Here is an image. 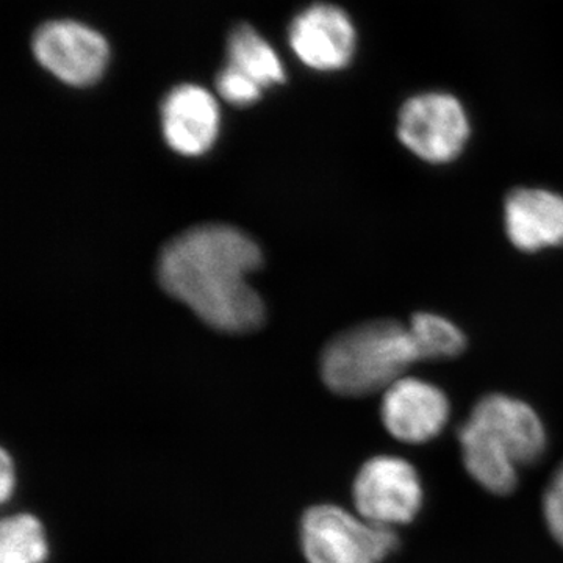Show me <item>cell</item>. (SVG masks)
<instances>
[{
    "label": "cell",
    "mask_w": 563,
    "mask_h": 563,
    "mask_svg": "<svg viewBox=\"0 0 563 563\" xmlns=\"http://www.w3.org/2000/svg\"><path fill=\"white\" fill-rule=\"evenodd\" d=\"M261 266V247L250 235L232 225L203 224L163 247L158 280L211 328L250 332L265 318L261 296L246 282Z\"/></svg>",
    "instance_id": "6da1fadb"
},
{
    "label": "cell",
    "mask_w": 563,
    "mask_h": 563,
    "mask_svg": "<svg viewBox=\"0 0 563 563\" xmlns=\"http://www.w3.org/2000/svg\"><path fill=\"white\" fill-rule=\"evenodd\" d=\"M420 361L409 325L374 320L340 333L321 355L324 384L343 396L387 390Z\"/></svg>",
    "instance_id": "7a4b0ae2"
},
{
    "label": "cell",
    "mask_w": 563,
    "mask_h": 563,
    "mask_svg": "<svg viewBox=\"0 0 563 563\" xmlns=\"http://www.w3.org/2000/svg\"><path fill=\"white\" fill-rule=\"evenodd\" d=\"M301 540L309 563H380L399 547L393 529L361 521L329 504L303 514Z\"/></svg>",
    "instance_id": "3957f363"
},
{
    "label": "cell",
    "mask_w": 563,
    "mask_h": 563,
    "mask_svg": "<svg viewBox=\"0 0 563 563\" xmlns=\"http://www.w3.org/2000/svg\"><path fill=\"white\" fill-rule=\"evenodd\" d=\"M398 136L421 161L453 162L470 139V121L462 103L448 92H422L399 111Z\"/></svg>",
    "instance_id": "277c9868"
},
{
    "label": "cell",
    "mask_w": 563,
    "mask_h": 563,
    "mask_svg": "<svg viewBox=\"0 0 563 563\" xmlns=\"http://www.w3.org/2000/svg\"><path fill=\"white\" fill-rule=\"evenodd\" d=\"M352 495L358 514L383 528L412 523L422 506L417 470L393 455H379L366 462L355 477Z\"/></svg>",
    "instance_id": "5b68a950"
},
{
    "label": "cell",
    "mask_w": 563,
    "mask_h": 563,
    "mask_svg": "<svg viewBox=\"0 0 563 563\" xmlns=\"http://www.w3.org/2000/svg\"><path fill=\"white\" fill-rule=\"evenodd\" d=\"M33 54L49 73L73 87L96 84L110 60L106 38L76 21H51L33 36Z\"/></svg>",
    "instance_id": "8992f818"
},
{
    "label": "cell",
    "mask_w": 563,
    "mask_h": 563,
    "mask_svg": "<svg viewBox=\"0 0 563 563\" xmlns=\"http://www.w3.org/2000/svg\"><path fill=\"white\" fill-rule=\"evenodd\" d=\"M383 421L395 439L426 443L446 428L450 401L435 385L413 377H401L385 390Z\"/></svg>",
    "instance_id": "52a82bcc"
},
{
    "label": "cell",
    "mask_w": 563,
    "mask_h": 563,
    "mask_svg": "<svg viewBox=\"0 0 563 563\" xmlns=\"http://www.w3.org/2000/svg\"><path fill=\"white\" fill-rule=\"evenodd\" d=\"M354 24L346 11L329 3L303 10L291 22L290 44L307 66L317 70L346 68L354 57Z\"/></svg>",
    "instance_id": "ba28073f"
},
{
    "label": "cell",
    "mask_w": 563,
    "mask_h": 563,
    "mask_svg": "<svg viewBox=\"0 0 563 563\" xmlns=\"http://www.w3.org/2000/svg\"><path fill=\"white\" fill-rule=\"evenodd\" d=\"M162 122L169 146L196 157L213 146L220 129V109L206 88L180 85L163 101Z\"/></svg>",
    "instance_id": "9c48e42d"
},
{
    "label": "cell",
    "mask_w": 563,
    "mask_h": 563,
    "mask_svg": "<svg viewBox=\"0 0 563 563\" xmlns=\"http://www.w3.org/2000/svg\"><path fill=\"white\" fill-rule=\"evenodd\" d=\"M510 243L525 252L563 244V196L543 188H518L504 203Z\"/></svg>",
    "instance_id": "30bf717a"
},
{
    "label": "cell",
    "mask_w": 563,
    "mask_h": 563,
    "mask_svg": "<svg viewBox=\"0 0 563 563\" xmlns=\"http://www.w3.org/2000/svg\"><path fill=\"white\" fill-rule=\"evenodd\" d=\"M472 420L501 440L518 466L532 465L547 450V432L539 415L528 404L510 396H485L474 406Z\"/></svg>",
    "instance_id": "8fae6325"
},
{
    "label": "cell",
    "mask_w": 563,
    "mask_h": 563,
    "mask_svg": "<svg viewBox=\"0 0 563 563\" xmlns=\"http://www.w3.org/2000/svg\"><path fill=\"white\" fill-rule=\"evenodd\" d=\"M466 472L485 490L509 495L518 483V465L487 428L468 418L457 432Z\"/></svg>",
    "instance_id": "7c38bea8"
},
{
    "label": "cell",
    "mask_w": 563,
    "mask_h": 563,
    "mask_svg": "<svg viewBox=\"0 0 563 563\" xmlns=\"http://www.w3.org/2000/svg\"><path fill=\"white\" fill-rule=\"evenodd\" d=\"M228 68L265 90L285 81L279 57L265 38L251 25L233 29L228 41Z\"/></svg>",
    "instance_id": "4fadbf2b"
},
{
    "label": "cell",
    "mask_w": 563,
    "mask_h": 563,
    "mask_svg": "<svg viewBox=\"0 0 563 563\" xmlns=\"http://www.w3.org/2000/svg\"><path fill=\"white\" fill-rule=\"evenodd\" d=\"M420 361L453 358L465 351V335L446 318L433 313H417L409 324Z\"/></svg>",
    "instance_id": "5bb4252c"
},
{
    "label": "cell",
    "mask_w": 563,
    "mask_h": 563,
    "mask_svg": "<svg viewBox=\"0 0 563 563\" xmlns=\"http://www.w3.org/2000/svg\"><path fill=\"white\" fill-rule=\"evenodd\" d=\"M49 554L43 526L27 514L7 518L0 529V563H44Z\"/></svg>",
    "instance_id": "9a60e30c"
},
{
    "label": "cell",
    "mask_w": 563,
    "mask_h": 563,
    "mask_svg": "<svg viewBox=\"0 0 563 563\" xmlns=\"http://www.w3.org/2000/svg\"><path fill=\"white\" fill-rule=\"evenodd\" d=\"M217 88L222 99L239 107L251 106L262 96L261 88L255 87L254 84L239 76L228 66H224V69L218 74Z\"/></svg>",
    "instance_id": "2e32d148"
},
{
    "label": "cell",
    "mask_w": 563,
    "mask_h": 563,
    "mask_svg": "<svg viewBox=\"0 0 563 563\" xmlns=\"http://www.w3.org/2000/svg\"><path fill=\"white\" fill-rule=\"evenodd\" d=\"M543 515L551 536L563 548V462L544 492Z\"/></svg>",
    "instance_id": "e0dca14e"
},
{
    "label": "cell",
    "mask_w": 563,
    "mask_h": 563,
    "mask_svg": "<svg viewBox=\"0 0 563 563\" xmlns=\"http://www.w3.org/2000/svg\"><path fill=\"white\" fill-rule=\"evenodd\" d=\"M0 474H2V477H0V496H2V501L7 503L14 490V466L5 450L2 451V470H0Z\"/></svg>",
    "instance_id": "ac0fdd59"
}]
</instances>
